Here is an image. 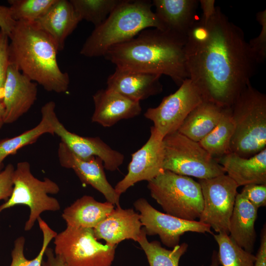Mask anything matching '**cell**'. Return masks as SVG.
<instances>
[{
  "label": "cell",
  "instance_id": "6da1fadb",
  "mask_svg": "<svg viewBox=\"0 0 266 266\" xmlns=\"http://www.w3.org/2000/svg\"><path fill=\"white\" fill-rule=\"evenodd\" d=\"M188 78L206 100L231 107L259 65L242 30L216 7L208 20L195 22L186 38Z\"/></svg>",
  "mask_w": 266,
  "mask_h": 266
},
{
  "label": "cell",
  "instance_id": "7a4b0ae2",
  "mask_svg": "<svg viewBox=\"0 0 266 266\" xmlns=\"http://www.w3.org/2000/svg\"><path fill=\"white\" fill-rule=\"evenodd\" d=\"M186 39L158 29H146L130 40L110 47L105 58L116 67L166 75L178 86L188 74Z\"/></svg>",
  "mask_w": 266,
  "mask_h": 266
},
{
  "label": "cell",
  "instance_id": "3957f363",
  "mask_svg": "<svg viewBox=\"0 0 266 266\" xmlns=\"http://www.w3.org/2000/svg\"><path fill=\"white\" fill-rule=\"evenodd\" d=\"M9 38V64L48 92L67 91L69 77L58 66L57 48L34 22H16Z\"/></svg>",
  "mask_w": 266,
  "mask_h": 266
},
{
  "label": "cell",
  "instance_id": "277c9868",
  "mask_svg": "<svg viewBox=\"0 0 266 266\" xmlns=\"http://www.w3.org/2000/svg\"><path fill=\"white\" fill-rule=\"evenodd\" d=\"M148 0H123L94 30L81 49L89 58L103 56L112 46L131 40L150 28L161 30L160 23Z\"/></svg>",
  "mask_w": 266,
  "mask_h": 266
},
{
  "label": "cell",
  "instance_id": "5b68a950",
  "mask_svg": "<svg viewBox=\"0 0 266 266\" xmlns=\"http://www.w3.org/2000/svg\"><path fill=\"white\" fill-rule=\"evenodd\" d=\"M234 130L230 149L250 158L266 149V96L249 83L231 107Z\"/></svg>",
  "mask_w": 266,
  "mask_h": 266
},
{
  "label": "cell",
  "instance_id": "8992f818",
  "mask_svg": "<svg viewBox=\"0 0 266 266\" xmlns=\"http://www.w3.org/2000/svg\"><path fill=\"white\" fill-rule=\"evenodd\" d=\"M147 187L166 214L188 221L200 217L203 208L201 187L190 177L164 170L148 181Z\"/></svg>",
  "mask_w": 266,
  "mask_h": 266
},
{
  "label": "cell",
  "instance_id": "52a82bcc",
  "mask_svg": "<svg viewBox=\"0 0 266 266\" xmlns=\"http://www.w3.org/2000/svg\"><path fill=\"white\" fill-rule=\"evenodd\" d=\"M163 143L164 170L199 179L212 178L226 173L217 160L198 142L178 131L165 136Z\"/></svg>",
  "mask_w": 266,
  "mask_h": 266
},
{
  "label": "cell",
  "instance_id": "ba28073f",
  "mask_svg": "<svg viewBox=\"0 0 266 266\" xmlns=\"http://www.w3.org/2000/svg\"><path fill=\"white\" fill-rule=\"evenodd\" d=\"M13 191L9 199L0 206V212L16 205H25L30 208V215L25 223V231L30 230L40 214L45 211L60 209L58 200L48 194H57L58 185L48 178L40 180L32 173L30 164L26 161L17 163L13 176Z\"/></svg>",
  "mask_w": 266,
  "mask_h": 266
},
{
  "label": "cell",
  "instance_id": "9c48e42d",
  "mask_svg": "<svg viewBox=\"0 0 266 266\" xmlns=\"http://www.w3.org/2000/svg\"><path fill=\"white\" fill-rule=\"evenodd\" d=\"M55 254L64 266H111L116 245L100 242L93 229L67 226L54 237Z\"/></svg>",
  "mask_w": 266,
  "mask_h": 266
},
{
  "label": "cell",
  "instance_id": "30bf717a",
  "mask_svg": "<svg viewBox=\"0 0 266 266\" xmlns=\"http://www.w3.org/2000/svg\"><path fill=\"white\" fill-rule=\"evenodd\" d=\"M204 100L199 88L187 78L176 92L164 98L158 106L148 108L144 116L153 123V127L164 138L177 131L188 114Z\"/></svg>",
  "mask_w": 266,
  "mask_h": 266
},
{
  "label": "cell",
  "instance_id": "8fae6325",
  "mask_svg": "<svg viewBox=\"0 0 266 266\" xmlns=\"http://www.w3.org/2000/svg\"><path fill=\"white\" fill-rule=\"evenodd\" d=\"M203 208L199 221L212 228L217 233L229 234L230 220L238 187L228 175L200 179Z\"/></svg>",
  "mask_w": 266,
  "mask_h": 266
},
{
  "label": "cell",
  "instance_id": "7c38bea8",
  "mask_svg": "<svg viewBox=\"0 0 266 266\" xmlns=\"http://www.w3.org/2000/svg\"><path fill=\"white\" fill-rule=\"evenodd\" d=\"M133 205L140 213L146 235H158L162 242L168 247L173 248L179 245L181 236L187 232L213 233L209 226L199 221H188L162 213L145 199H138Z\"/></svg>",
  "mask_w": 266,
  "mask_h": 266
},
{
  "label": "cell",
  "instance_id": "4fadbf2b",
  "mask_svg": "<svg viewBox=\"0 0 266 266\" xmlns=\"http://www.w3.org/2000/svg\"><path fill=\"white\" fill-rule=\"evenodd\" d=\"M163 138L152 126L144 145L132 155L128 173L114 187L119 196L137 182L151 181L164 171Z\"/></svg>",
  "mask_w": 266,
  "mask_h": 266
},
{
  "label": "cell",
  "instance_id": "5bb4252c",
  "mask_svg": "<svg viewBox=\"0 0 266 266\" xmlns=\"http://www.w3.org/2000/svg\"><path fill=\"white\" fill-rule=\"evenodd\" d=\"M58 156L62 166L73 169L83 184L91 185L98 190L104 196L107 201L116 206L120 205V196L108 182L103 162L100 158L79 157L61 141L58 149Z\"/></svg>",
  "mask_w": 266,
  "mask_h": 266
},
{
  "label": "cell",
  "instance_id": "9a60e30c",
  "mask_svg": "<svg viewBox=\"0 0 266 266\" xmlns=\"http://www.w3.org/2000/svg\"><path fill=\"white\" fill-rule=\"evenodd\" d=\"M54 134L75 155L88 158L96 157L103 162L104 167L114 171L118 169L124 160V155L112 149L99 137H86L68 131L60 122L56 114L53 118Z\"/></svg>",
  "mask_w": 266,
  "mask_h": 266
},
{
  "label": "cell",
  "instance_id": "2e32d148",
  "mask_svg": "<svg viewBox=\"0 0 266 266\" xmlns=\"http://www.w3.org/2000/svg\"><path fill=\"white\" fill-rule=\"evenodd\" d=\"M37 94L36 83L9 64L2 100L5 124L12 123L27 113L36 100Z\"/></svg>",
  "mask_w": 266,
  "mask_h": 266
},
{
  "label": "cell",
  "instance_id": "e0dca14e",
  "mask_svg": "<svg viewBox=\"0 0 266 266\" xmlns=\"http://www.w3.org/2000/svg\"><path fill=\"white\" fill-rule=\"evenodd\" d=\"M158 74L116 67L107 80V89L135 101L161 93L163 86Z\"/></svg>",
  "mask_w": 266,
  "mask_h": 266
},
{
  "label": "cell",
  "instance_id": "ac0fdd59",
  "mask_svg": "<svg viewBox=\"0 0 266 266\" xmlns=\"http://www.w3.org/2000/svg\"><path fill=\"white\" fill-rule=\"evenodd\" d=\"M95 110L92 122L110 127L123 119L133 118L142 111L140 102L109 90H99L93 96Z\"/></svg>",
  "mask_w": 266,
  "mask_h": 266
},
{
  "label": "cell",
  "instance_id": "d6986e66",
  "mask_svg": "<svg viewBox=\"0 0 266 266\" xmlns=\"http://www.w3.org/2000/svg\"><path fill=\"white\" fill-rule=\"evenodd\" d=\"M142 229L139 214L133 209H123L118 205L93 229L97 239H103L107 244L117 246L125 239L137 242Z\"/></svg>",
  "mask_w": 266,
  "mask_h": 266
},
{
  "label": "cell",
  "instance_id": "ffe728a7",
  "mask_svg": "<svg viewBox=\"0 0 266 266\" xmlns=\"http://www.w3.org/2000/svg\"><path fill=\"white\" fill-rule=\"evenodd\" d=\"M197 0H154L152 5L162 31L186 38L196 21Z\"/></svg>",
  "mask_w": 266,
  "mask_h": 266
},
{
  "label": "cell",
  "instance_id": "44dd1931",
  "mask_svg": "<svg viewBox=\"0 0 266 266\" xmlns=\"http://www.w3.org/2000/svg\"><path fill=\"white\" fill-rule=\"evenodd\" d=\"M81 21L69 0H56L34 22L51 38L60 51L64 49L66 38Z\"/></svg>",
  "mask_w": 266,
  "mask_h": 266
},
{
  "label": "cell",
  "instance_id": "7402d4cb",
  "mask_svg": "<svg viewBox=\"0 0 266 266\" xmlns=\"http://www.w3.org/2000/svg\"><path fill=\"white\" fill-rule=\"evenodd\" d=\"M217 160L238 187L266 184V149L248 158L230 153Z\"/></svg>",
  "mask_w": 266,
  "mask_h": 266
},
{
  "label": "cell",
  "instance_id": "603a6c76",
  "mask_svg": "<svg viewBox=\"0 0 266 266\" xmlns=\"http://www.w3.org/2000/svg\"><path fill=\"white\" fill-rule=\"evenodd\" d=\"M258 209L240 193L236 195L229 224V236L240 247L253 252L257 234Z\"/></svg>",
  "mask_w": 266,
  "mask_h": 266
},
{
  "label": "cell",
  "instance_id": "cb8c5ba5",
  "mask_svg": "<svg viewBox=\"0 0 266 266\" xmlns=\"http://www.w3.org/2000/svg\"><path fill=\"white\" fill-rule=\"evenodd\" d=\"M114 208V205L101 202L90 196H83L66 207L62 217L67 226L94 229Z\"/></svg>",
  "mask_w": 266,
  "mask_h": 266
},
{
  "label": "cell",
  "instance_id": "d4e9b609",
  "mask_svg": "<svg viewBox=\"0 0 266 266\" xmlns=\"http://www.w3.org/2000/svg\"><path fill=\"white\" fill-rule=\"evenodd\" d=\"M226 108L204 100L188 114L177 131L199 142L216 126Z\"/></svg>",
  "mask_w": 266,
  "mask_h": 266
},
{
  "label": "cell",
  "instance_id": "484cf974",
  "mask_svg": "<svg viewBox=\"0 0 266 266\" xmlns=\"http://www.w3.org/2000/svg\"><path fill=\"white\" fill-rule=\"evenodd\" d=\"M55 103L50 101L41 108V119L35 127L16 136L0 140V165L4 159L10 155L15 154L22 147L34 143L45 133L54 134L53 118L55 113Z\"/></svg>",
  "mask_w": 266,
  "mask_h": 266
},
{
  "label": "cell",
  "instance_id": "4316f807",
  "mask_svg": "<svg viewBox=\"0 0 266 266\" xmlns=\"http://www.w3.org/2000/svg\"><path fill=\"white\" fill-rule=\"evenodd\" d=\"M234 130L231 107H226L216 126L199 143L217 160L231 153L230 145Z\"/></svg>",
  "mask_w": 266,
  "mask_h": 266
},
{
  "label": "cell",
  "instance_id": "83f0119b",
  "mask_svg": "<svg viewBox=\"0 0 266 266\" xmlns=\"http://www.w3.org/2000/svg\"><path fill=\"white\" fill-rule=\"evenodd\" d=\"M146 235L142 228L137 242L146 256L149 266H179L180 258L187 250V243L184 242L168 250L158 241H148Z\"/></svg>",
  "mask_w": 266,
  "mask_h": 266
},
{
  "label": "cell",
  "instance_id": "f1b7e54d",
  "mask_svg": "<svg viewBox=\"0 0 266 266\" xmlns=\"http://www.w3.org/2000/svg\"><path fill=\"white\" fill-rule=\"evenodd\" d=\"M218 244V256L222 266H254L255 255L238 245L224 232L212 233Z\"/></svg>",
  "mask_w": 266,
  "mask_h": 266
},
{
  "label": "cell",
  "instance_id": "f546056e",
  "mask_svg": "<svg viewBox=\"0 0 266 266\" xmlns=\"http://www.w3.org/2000/svg\"><path fill=\"white\" fill-rule=\"evenodd\" d=\"M81 20L101 24L123 0H70Z\"/></svg>",
  "mask_w": 266,
  "mask_h": 266
},
{
  "label": "cell",
  "instance_id": "4dcf8cb0",
  "mask_svg": "<svg viewBox=\"0 0 266 266\" xmlns=\"http://www.w3.org/2000/svg\"><path fill=\"white\" fill-rule=\"evenodd\" d=\"M37 220L43 233L42 245L38 254L33 260L27 259L24 254L25 239L23 236H20L14 241V247L11 252L12 262L10 266H41L46 249L57 233L40 217Z\"/></svg>",
  "mask_w": 266,
  "mask_h": 266
},
{
  "label": "cell",
  "instance_id": "1f68e13d",
  "mask_svg": "<svg viewBox=\"0 0 266 266\" xmlns=\"http://www.w3.org/2000/svg\"><path fill=\"white\" fill-rule=\"evenodd\" d=\"M56 0H9V9L16 22H33L42 16Z\"/></svg>",
  "mask_w": 266,
  "mask_h": 266
},
{
  "label": "cell",
  "instance_id": "d6a6232c",
  "mask_svg": "<svg viewBox=\"0 0 266 266\" xmlns=\"http://www.w3.org/2000/svg\"><path fill=\"white\" fill-rule=\"evenodd\" d=\"M256 20L262 26L259 34L251 39L249 46L258 64L263 63L266 58V10L256 14Z\"/></svg>",
  "mask_w": 266,
  "mask_h": 266
},
{
  "label": "cell",
  "instance_id": "836d02e7",
  "mask_svg": "<svg viewBox=\"0 0 266 266\" xmlns=\"http://www.w3.org/2000/svg\"><path fill=\"white\" fill-rule=\"evenodd\" d=\"M8 39V36L0 30V100H2L3 98L7 71L9 65Z\"/></svg>",
  "mask_w": 266,
  "mask_h": 266
},
{
  "label": "cell",
  "instance_id": "e575fe53",
  "mask_svg": "<svg viewBox=\"0 0 266 266\" xmlns=\"http://www.w3.org/2000/svg\"><path fill=\"white\" fill-rule=\"evenodd\" d=\"M240 194L257 208L266 205V184L244 186Z\"/></svg>",
  "mask_w": 266,
  "mask_h": 266
},
{
  "label": "cell",
  "instance_id": "d590c367",
  "mask_svg": "<svg viewBox=\"0 0 266 266\" xmlns=\"http://www.w3.org/2000/svg\"><path fill=\"white\" fill-rule=\"evenodd\" d=\"M15 168L8 164L5 168L0 172V200L6 201L11 195L13 184V176Z\"/></svg>",
  "mask_w": 266,
  "mask_h": 266
},
{
  "label": "cell",
  "instance_id": "8d00e7d4",
  "mask_svg": "<svg viewBox=\"0 0 266 266\" xmlns=\"http://www.w3.org/2000/svg\"><path fill=\"white\" fill-rule=\"evenodd\" d=\"M16 22L11 15L9 7L0 5V28L9 37Z\"/></svg>",
  "mask_w": 266,
  "mask_h": 266
},
{
  "label": "cell",
  "instance_id": "74e56055",
  "mask_svg": "<svg viewBox=\"0 0 266 266\" xmlns=\"http://www.w3.org/2000/svg\"><path fill=\"white\" fill-rule=\"evenodd\" d=\"M254 266H266V227L265 224L261 230L259 248L255 255Z\"/></svg>",
  "mask_w": 266,
  "mask_h": 266
},
{
  "label": "cell",
  "instance_id": "f35d334b",
  "mask_svg": "<svg viewBox=\"0 0 266 266\" xmlns=\"http://www.w3.org/2000/svg\"><path fill=\"white\" fill-rule=\"evenodd\" d=\"M202 10L201 18L204 20H208L215 13L216 7L214 0H200L199 1Z\"/></svg>",
  "mask_w": 266,
  "mask_h": 266
},
{
  "label": "cell",
  "instance_id": "ab89813d",
  "mask_svg": "<svg viewBox=\"0 0 266 266\" xmlns=\"http://www.w3.org/2000/svg\"><path fill=\"white\" fill-rule=\"evenodd\" d=\"M44 255L46 256V260H43L41 266H64L62 261L51 248L47 247Z\"/></svg>",
  "mask_w": 266,
  "mask_h": 266
},
{
  "label": "cell",
  "instance_id": "60d3db41",
  "mask_svg": "<svg viewBox=\"0 0 266 266\" xmlns=\"http://www.w3.org/2000/svg\"><path fill=\"white\" fill-rule=\"evenodd\" d=\"M5 107L2 100H0V129L4 123Z\"/></svg>",
  "mask_w": 266,
  "mask_h": 266
},
{
  "label": "cell",
  "instance_id": "b9f144b4",
  "mask_svg": "<svg viewBox=\"0 0 266 266\" xmlns=\"http://www.w3.org/2000/svg\"><path fill=\"white\" fill-rule=\"evenodd\" d=\"M220 262L219 261L218 253L214 251L212 256L211 264L210 266H219Z\"/></svg>",
  "mask_w": 266,
  "mask_h": 266
},
{
  "label": "cell",
  "instance_id": "7bdbcfd3",
  "mask_svg": "<svg viewBox=\"0 0 266 266\" xmlns=\"http://www.w3.org/2000/svg\"><path fill=\"white\" fill-rule=\"evenodd\" d=\"M2 166H3V164L0 165V169L2 167Z\"/></svg>",
  "mask_w": 266,
  "mask_h": 266
}]
</instances>
